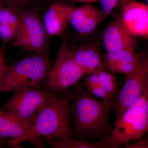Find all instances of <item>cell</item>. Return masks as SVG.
Masks as SVG:
<instances>
[{"instance_id": "obj_1", "label": "cell", "mask_w": 148, "mask_h": 148, "mask_svg": "<svg viewBox=\"0 0 148 148\" xmlns=\"http://www.w3.org/2000/svg\"><path fill=\"white\" fill-rule=\"evenodd\" d=\"M74 87L70 116L75 139L86 142L109 139L114 129L109 119L112 102L94 97L79 82Z\"/></svg>"}, {"instance_id": "obj_2", "label": "cell", "mask_w": 148, "mask_h": 148, "mask_svg": "<svg viewBox=\"0 0 148 148\" xmlns=\"http://www.w3.org/2000/svg\"><path fill=\"white\" fill-rule=\"evenodd\" d=\"M74 98L70 90L62 94H53L50 100L37 112L31 127L20 138L8 142L10 146L29 141L37 147L43 144L40 137L59 140L75 139L71 123L70 109Z\"/></svg>"}, {"instance_id": "obj_3", "label": "cell", "mask_w": 148, "mask_h": 148, "mask_svg": "<svg viewBox=\"0 0 148 148\" xmlns=\"http://www.w3.org/2000/svg\"><path fill=\"white\" fill-rule=\"evenodd\" d=\"M51 68L49 52L35 53L6 66L0 79V93L21 86L38 88Z\"/></svg>"}, {"instance_id": "obj_4", "label": "cell", "mask_w": 148, "mask_h": 148, "mask_svg": "<svg viewBox=\"0 0 148 148\" xmlns=\"http://www.w3.org/2000/svg\"><path fill=\"white\" fill-rule=\"evenodd\" d=\"M109 139L110 148L143 137L148 130V86L135 103L127 108L114 123Z\"/></svg>"}, {"instance_id": "obj_5", "label": "cell", "mask_w": 148, "mask_h": 148, "mask_svg": "<svg viewBox=\"0 0 148 148\" xmlns=\"http://www.w3.org/2000/svg\"><path fill=\"white\" fill-rule=\"evenodd\" d=\"M86 74L74 59L68 37L66 36L62 40L53 66L41 86L43 89L54 94H62L71 90V88L77 84Z\"/></svg>"}, {"instance_id": "obj_6", "label": "cell", "mask_w": 148, "mask_h": 148, "mask_svg": "<svg viewBox=\"0 0 148 148\" xmlns=\"http://www.w3.org/2000/svg\"><path fill=\"white\" fill-rule=\"evenodd\" d=\"M19 21L13 45L24 50L36 53L48 52L49 37L42 18L36 10H18Z\"/></svg>"}, {"instance_id": "obj_7", "label": "cell", "mask_w": 148, "mask_h": 148, "mask_svg": "<svg viewBox=\"0 0 148 148\" xmlns=\"http://www.w3.org/2000/svg\"><path fill=\"white\" fill-rule=\"evenodd\" d=\"M3 104L2 110L25 124L31 126L37 112L50 100L54 93L45 90L21 86Z\"/></svg>"}, {"instance_id": "obj_8", "label": "cell", "mask_w": 148, "mask_h": 148, "mask_svg": "<svg viewBox=\"0 0 148 148\" xmlns=\"http://www.w3.org/2000/svg\"><path fill=\"white\" fill-rule=\"evenodd\" d=\"M126 77L118 95L111 104L110 110L115 114L116 118L140 98L148 86V68Z\"/></svg>"}, {"instance_id": "obj_9", "label": "cell", "mask_w": 148, "mask_h": 148, "mask_svg": "<svg viewBox=\"0 0 148 148\" xmlns=\"http://www.w3.org/2000/svg\"><path fill=\"white\" fill-rule=\"evenodd\" d=\"M67 14L69 23L82 35L92 33L107 17L102 10L90 3L77 7L67 5Z\"/></svg>"}, {"instance_id": "obj_10", "label": "cell", "mask_w": 148, "mask_h": 148, "mask_svg": "<svg viewBox=\"0 0 148 148\" xmlns=\"http://www.w3.org/2000/svg\"><path fill=\"white\" fill-rule=\"evenodd\" d=\"M103 42L106 51L121 49L136 51L138 45L137 37L132 35L124 26L120 13L105 30Z\"/></svg>"}, {"instance_id": "obj_11", "label": "cell", "mask_w": 148, "mask_h": 148, "mask_svg": "<svg viewBox=\"0 0 148 148\" xmlns=\"http://www.w3.org/2000/svg\"><path fill=\"white\" fill-rule=\"evenodd\" d=\"M120 13L124 26L132 35L148 38L147 5L133 1L125 5Z\"/></svg>"}, {"instance_id": "obj_12", "label": "cell", "mask_w": 148, "mask_h": 148, "mask_svg": "<svg viewBox=\"0 0 148 148\" xmlns=\"http://www.w3.org/2000/svg\"><path fill=\"white\" fill-rule=\"evenodd\" d=\"M71 49L74 59L86 73L106 69L102 54L93 44H86Z\"/></svg>"}, {"instance_id": "obj_13", "label": "cell", "mask_w": 148, "mask_h": 148, "mask_svg": "<svg viewBox=\"0 0 148 148\" xmlns=\"http://www.w3.org/2000/svg\"><path fill=\"white\" fill-rule=\"evenodd\" d=\"M67 5L53 3L45 13L42 18L46 31L49 37L61 36L64 34L69 24Z\"/></svg>"}, {"instance_id": "obj_14", "label": "cell", "mask_w": 148, "mask_h": 148, "mask_svg": "<svg viewBox=\"0 0 148 148\" xmlns=\"http://www.w3.org/2000/svg\"><path fill=\"white\" fill-rule=\"evenodd\" d=\"M30 125L15 119L5 111L0 109V138L17 139L29 130Z\"/></svg>"}, {"instance_id": "obj_15", "label": "cell", "mask_w": 148, "mask_h": 148, "mask_svg": "<svg viewBox=\"0 0 148 148\" xmlns=\"http://www.w3.org/2000/svg\"><path fill=\"white\" fill-rule=\"evenodd\" d=\"M43 140L53 148H110L109 139L89 142L75 139L61 140L50 137H42Z\"/></svg>"}, {"instance_id": "obj_16", "label": "cell", "mask_w": 148, "mask_h": 148, "mask_svg": "<svg viewBox=\"0 0 148 148\" xmlns=\"http://www.w3.org/2000/svg\"><path fill=\"white\" fill-rule=\"evenodd\" d=\"M104 62H119L140 64L144 56L128 49H121L102 53Z\"/></svg>"}, {"instance_id": "obj_17", "label": "cell", "mask_w": 148, "mask_h": 148, "mask_svg": "<svg viewBox=\"0 0 148 148\" xmlns=\"http://www.w3.org/2000/svg\"><path fill=\"white\" fill-rule=\"evenodd\" d=\"M106 68L114 73L124 74L127 76L131 74L148 69V60L147 58L142 59L140 64L125 62H112L105 63Z\"/></svg>"}, {"instance_id": "obj_18", "label": "cell", "mask_w": 148, "mask_h": 148, "mask_svg": "<svg viewBox=\"0 0 148 148\" xmlns=\"http://www.w3.org/2000/svg\"><path fill=\"white\" fill-rule=\"evenodd\" d=\"M85 77V81L83 85L89 93L98 99L112 102L105 90L101 87L97 71L88 73Z\"/></svg>"}, {"instance_id": "obj_19", "label": "cell", "mask_w": 148, "mask_h": 148, "mask_svg": "<svg viewBox=\"0 0 148 148\" xmlns=\"http://www.w3.org/2000/svg\"><path fill=\"white\" fill-rule=\"evenodd\" d=\"M97 73L101 87L112 101V99L118 91V85L116 78L105 69L97 71Z\"/></svg>"}, {"instance_id": "obj_20", "label": "cell", "mask_w": 148, "mask_h": 148, "mask_svg": "<svg viewBox=\"0 0 148 148\" xmlns=\"http://www.w3.org/2000/svg\"><path fill=\"white\" fill-rule=\"evenodd\" d=\"M136 0H98L102 7V10L106 16L114 13L119 10L121 12L127 4Z\"/></svg>"}, {"instance_id": "obj_21", "label": "cell", "mask_w": 148, "mask_h": 148, "mask_svg": "<svg viewBox=\"0 0 148 148\" xmlns=\"http://www.w3.org/2000/svg\"><path fill=\"white\" fill-rule=\"evenodd\" d=\"M16 30L8 24H0V37L2 42L7 43L13 40L16 33Z\"/></svg>"}, {"instance_id": "obj_22", "label": "cell", "mask_w": 148, "mask_h": 148, "mask_svg": "<svg viewBox=\"0 0 148 148\" xmlns=\"http://www.w3.org/2000/svg\"><path fill=\"white\" fill-rule=\"evenodd\" d=\"M124 148H148V137H143L131 142L124 143L122 145Z\"/></svg>"}, {"instance_id": "obj_23", "label": "cell", "mask_w": 148, "mask_h": 148, "mask_svg": "<svg viewBox=\"0 0 148 148\" xmlns=\"http://www.w3.org/2000/svg\"><path fill=\"white\" fill-rule=\"evenodd\" d=\"M4 6L11 5L14 7L18 10L25 8V7L32 2L37 1L39 0H1Z\"/></svg>"}, {"instance_id": "obj_24", "label": "cell", "mask_w": 148, "mask_h": 148, "mask_svg": "<svg viewBox=\"0 0 148 148\" xmlns=\"http://www.w3.org/2000/svg\"><path fill=\"white\" fill-rule=\"evenodd\" d=\"M7 44L2 42L0 47V79L2 77L6 66L5 63V49Z\"/></svg>"}, {"instance_id": "obj_25", "label": "cell", "mask_w": 148, "mask_h": 148, "mask_svg": "<svg viewBox=\"0 0 148 148\" xmlns=\"http://www.w3.org/2000/svg\"><path fill=\"white\" fill-rule=\"evenodd\" d=\"M70 1L83 3L93 4L98 2V0H70Z\"/></svg>"}, {"instance_id": "obj_26", "label": "cell", "mask_w": 148, "mask_h": 148, "mask_svg": "<svg viewBox=\"0 0 148 148\" xmlns=\"http://www.w3.org/2000/svg\"><path fill=\"white\" fill-rule=\"evenodd\" d=\"M3 7L4 5L2 2L1 1H0V14H1V12L2 10Z\"/></svg>"}, {"instance_id": "obj_27", "label": "cell", "mask_w": 148, "mask_h": 148, "mask_svg": "<svg viewBox=\"0 0 148 148\" xmlns=\"http://www.w3.org/2000/svg\"><path fill=\"white\" fill-rule=\"evenodd\" d=\"M4 140H3V139L0 138V147H1V146L3 145V144L4 143Z\"/></svg>"}, {"instance_id": "obj_28", "label": "cell", "mask_w": 148, "mask_h": 148, "mask_svg": "<svg viewBox=\"0 0 148 148\" xmlns=\"http://www.w3.org/2000/svg\"><path fill=\"white\" fill-rule=\"evenodd\" d=\"M146 2V4L148 5V0H145Z\"/></svg>"}]
</instances>
